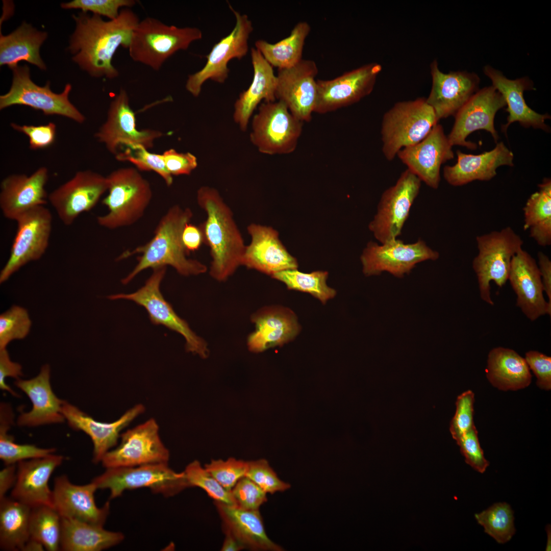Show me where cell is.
I'll list each match as a JSON object with an SVG mask.
<instances>
[{
  "instance_id": "cell-45",
  "label": "cell",
  "mask_w": 551,
  "mask_h": 551,
  "mask_svg": "<svg viewBox=\"0 0 551 551\" xmlns=\"http://www.w3.org/2000/svg\"><path fill=\"white\" fill-rule=\"evenodd\" d=\"M474 517L485 532L499 543L509 541L515 533L514 513L506 503L494 504Z\"/></svg>"
},
{
  "instance_id": "cell-44",
  "label": "cell",
  "mask_w": 551,
  "mask_h": 551,
  "mask_svg": "<svg viewBox=\"0 0 551 551\" xmlns=\"http://www.w3.org/2000/svg\"><path fill=\"white\" fill-rule=\"evenodd\" d=\"M30 538L40 542L49 551L60 549L61 517L52 506L43 505L31 508Z\"/></svg>"
},
{
  "instance_id": "cell-62",
  "label": "cell",
  "mask_w": 551,
  "mask_h": 551,
  "mask_svg": "<svg viewBox=\"0 0 551 551\" xmlns=\"http://www.w3.org/2000/svg\"><path fill=\"white\" fill-rule=\"evenodd\" d=\"M226 537L221 548V551H238L245 549L243 545L228 530L223 529Z\"/></svg>"
},
{
  "instance_id": "cell-49",
  "label": "cell",
  "mask_w": 551,
  "mask_h": 551,
  "mask_svg": "<svg viewBox=\"0 0 551 551\" xmlns=\"http://www.w3.org/2000/svg\"><path fill=\"white\" fill-rule=\"evenodd\" d=\"M259 486L265 492L274 494L283 492L290 485L280 479L265 459L247 462L245 475Z\"/></svg>"
},
{
  "instance_id": "cell-37",
  "label": "cell",
  "mask_w": 551,
  "mask_h": 551,
  "mask_svg": "<svg viewBox=\"0 0 551 551\" xmlns=\"http://www.w3.org/2000/svg\"><path fill=\"white\" fill-rule=\"evenodd\" d=\"M486 374L493 386L503 391L525 388L532 381L525 359L515 350L503 347L493 348L489 352Z\"/></svg>"
},
{
  "instance_id": "cell-9",
  "label": "cell",
  "mask_w": 551,
  "mask_h": 551,
  "mask_svg": "<svg viewBox=\"0 0 551 551\" xmlns=\"http://www.w3.org/2000/svg\"><path fill=\"white\" fill-rule=\"evenodd\" d=\"M303 124L282 101L263 102L252 117L250 141L263 154H289L297 147Z\"/></svg>"
},
{
  "instance_id": "cell-3",
  "label": "cell",
  "mask_w": 551,
  "mask_h": 551,
  "mask_svg": "<svg viewBox=\"0 0 551 551\" xmlns=\"http://www.w3.org/2000/svg\"><path fill=\"white\" fill-rule=\"evenodd\" d=\"M196 199L207 215L206 219L198 226L204 243L210 248L212 261L209 273L217 281H225L241 265L246 245L231 210L216 189L201 187Z\"/></svg>"
},
{
  "instance_id": "cell-33",
  "label": "cell",
  "mask_w": 551,
  "mask_h": 551,
  "mask_svg": "<svg viewBox=\"0 0 551 551\" xmlns=\"http://www.w3.org/2000/svg\"><path fill=\"white\" fill-rule=\"evenodd\" d=\"M484 72L491 80L492 86L502 95L508 106L507 123L502 126L503 132L506 133L509 125L514 122H518L526 128L532 127L548 131L545 120L550 118V116L547 114L536 112L525 102L524 91L534 89L533 82L529 78L510 80L501 72L488 65L484 68Z\"/></svg>"
},
{
  "instance_id": "cell-24",
  "label": "cell",
  "mask_w": 551,
  "mask_h": 551,
  "mask_svg": "<svg viewBox=\"0 0 551 551\" xmlns=\"http://www.w3.org/2000/svg\"><path fill=\"white\" fill-rule=\"evenodd\" d=\"M251 241L246 245L241 265L272 276L288 269H297L296 259L291 255L271 227L252 223L247 228Z\"/></svg>"
},
{
  "instance_id": "cell-59",
  "label": "cell",
  "mask_w": 551,
  "mask_h": 551,
  "mask_svg": "<svg viewBox=\"0 0 551 551\" xmlns=\"http://www.w3.org/2000/svg\"><path fill=\"white\" fill-rule=\"evenodd\" d=\"M182 241L188 253L198 250L204 243L203 235L199 227L187 223L183 231Z\"/></svg>"
},
{
  "instance_id": "cell-11",
  "label": "cell",
  "mask_w": 551,
  "mask_h": 551,
  "mask_svg": "<svg viewBox=\"0 0 551 551\" xmlns=\"http://www.w3.org/2000/svg\"><path fill=\"white\" fill-rule=\"evenodd\" d=\"M11 70L12 85L7 93L0 96V110L13 105H24L40 110L46 115H61L79 123L85 121V116L69 99L70 84H66L61 93H56L51 89L49 82L43 87L34 83L27 65H18Z\"/></svg>"
},
{
  "instance_id": "cell-30",
  "label": "cell",
  "mask_w": 551,
  "mask_h": 551,
  "mask_svg": "<svg viewBox=\"0 0 551 551\" xmlns=\"http://www.w3.org/2000/svg\"><path fill=\"white\" fill-rule=\"evenodd\" d=\"M48 179L45 167L39 168L30 176L12 174L4 178L0 185V209L3 215L16 221L34 207L45 205Z\"/></svg>"
},
{
  "instance_id": "cell-60",
  "label": "cell",
  "mask_w": 551,
  "mask_h": 551,
  "mask_svg": "<svg viewBox=\"0 0 551 551\" xmlns=\"http://www.w3.org/2000/svg\"><path fill=\"white\" fill-rule=\"evenodd\" d=\"M538 266L540 274L544 292L551 305V261L549 257L542 252L537 254Z\"/></svg>"
},
{
  "instance_id": "cell-22",
  "label": "cell",
  "mask_w": 551,
  "mask_h": 551,
  "mask_svg": "<svg viewBox=\"0 0 551 551\" xmlns=\"http://www.w3.org/2000/svg\"><path fill=\"white\" fill-rule=\"evenodd\" d=\"M397 155L421 181L437 189L440 181V167L454 158V152L443 127L438 123L421 141L402 149Z\"/></svg>"
},
{
  "instance_id": "cell-46",
  "label": "cell",
  "mask_w": 551,
  "mask_h": 551,
  "mask_svg": "<svg viewBox=\"0 0 551 551\" xmlns=\"http://www.w3.org/2000/svg\"><path fill=\"white\" fill-rule=\"evenodd\" d=\"M121 146H125V149L116 155L117 160L129 162L139 170L155 171L167 186L172 184V176L165 167L162 154L151 153L141 145L128 144Z\"/></svg>"
},
{
  "instance_id": "cell-63",
  "label": "cell",
  "mask_w": 551,
  "mask_h": 551,
  "mask_svg": "<svg viewBox=\"0 0 551 551\" xmlns=\"http://www.w3.org/2000/svg\"><path fill=\"white\" fill-rule=\"evenodd\" d=\"M44 548V546L40 542L30 538L22 550H43Z\"/></svg>"
},
{
  "instance_id": "cell-55",
  "label": "cell",
  "mask_w": 551,
  "mask_h": 551,
  "mask_svg": "<svg viewBox=\"0 0 551 551\" xmlns=\"http://www.w3.org/2000/svg\"><path fill=\"white\" fill-rule=\"evenodd\" d=\"M10 126L14 130L29 137L30 148L33 150L47 147L56 139V125L52 122L39 126L20 125L15 123H12Z\"/></svg>"
},
{
  "instance_id": "cell-16",
  "label": "cell",
  "mask_w": 551,
  "mask_h": 551,
  "mask_svg": "<svg viewBox=\"0 0 551 551\" xmlns=\"http://www.w3.org/2000/svg\"><path fill=\"white\" fill-rule=\"evenodd\" d=\"M157 421L151 418L120 435V442L101 462L107 468L167 463L169 453L162 443Z\"/></svg>"
},
{
  "instance_id": "cell-47",
  "label": "cell",
  "mask_w": 551,
  "mask_h": 551,
  "mask_svg": "<svg viewBox=\"0 0 551 551\" xmlns=\"http://www.w3.org/2000/svg\"><path fill=\"white\" fill-rule=\"evenodd\" d=\"M184 472L189 487L202 488L215 502L236 506L231 492L224 488L198 461L189 464Z\"/></svg>"
},
{
  "instance_id": "cell-29",
  "label": "cell",
  "mask_w": 551,
  "mask_h": 551,
  "mask_svg": "<svg viewBox=\"0 0 551 551\" xmlns=\"http://www.w3.org/2000/svg\"><path fill=\"white\" fill-rule=\"evenodd\" d=\"M63 460V456L53 454L18 462L11 497L31 508L43 505L53 507V491L48 481Z\"/></svg>"
},
{
  "instance_id": "cell-38",
  "label": "cell",
  "mask_w": 551,
  "mask_h": 551,
  "mask_svg": "<svg viewBox=\"0 0 551 551\" xmlns=\"http://www.w3.org/2000/svg\"><path fill=\"white\" fill-rule=\"evenodd\" d=\"M120 532L106 530L103 526L61 517L60 549L64 551H100L119 543Z\"/></svg>"
},
{
  "instance_id": "cell-32",
  "label": "cell",
  "mask_w": 551,
  "mask_h": 551,
  "mask_svg": "<svg viewBox=\"0 0 551 551\" xmlns=\"http://www.w3.org/2000/svg\"><path fill=\"white\" fill-rule=\"evenodd\" d=\"M254 77L248 88L242 92L234 104L233 119L242 131H246L250 119L262 101H277V76L273 67L256 48L251 49Z\"/></svg>"
},
{
  "instance_id": "cell-42",
  "label": "cell",
  "mask_w": 551,
  "mask_h": 551,
  "mask_svg": "<svg viewBox=\"0 0 551 551\" xmlns=\"http://www.w3.org/2000/svg\"><path fill=\"white\" fill-rule=\"evenodd\" d=\"M14 414L11 405L3 402L0 406V458L6 465L16 464L28 459L54 454L55 448H41L33 444H20L8 433L14 424Z\"/></svg>"
},
{
  "instance_id": "cell-35",
  "label": "cell",
  "mask_w": 551,
  "mask_h": 551,
  "mask_svg": "<svg viewBox=\"0 0 551 551\" xmlns=\"http://www.w3.org/2000/svg\"><path fill=\"white\" fill-rule=\"evenodd\" d=\"M214 504L222 519L223 529L231 533L245 549L283 550L267 535L259 510H245L215 501Z\"/></svg>"
},
{
  "instance_id": "cell-61",
  "label": "cell",
  "mask_w": 551,
  "mask_h": 551,
  "mask_svg": "<svg viewBox=\"0 0 551 551\" xmlns=\"http://www.w3.org/2000/svg\"><path fill=\"white\" fill-rule=\"evenodd\" d=\"M15 464L6 465L0 471V499L5 497L7 491L14 485L16 479Z\"/></svg>"
},
{
  "instance_id": "cell-6",
  "label": "cell",
  "mask_w": 551,
  "mask_h": 551,
  "mask_svg": "<svg viewBox=\"0 0 551 551\" xmlns=\"http://www.w3.org/2000/svg\"><path fill=\"white\" fill-rule=\"evenodd\" d=\"M439 120L425 98L396 103L385 113L382 122V151L386 159L391 161L402 149L421 141Z\"/></svg>"
},
{
  "instance_id": "cell-19",
  "label": "cell",
  "mask_w": 551,
  "mask_h": 551,
  "mask_svg": "<svg viewBox=\"0 0 551 551\" xmlns=\"http://www.w3.org/2000/svg\"><path fill=\"white\" fill-rule=\"evenodd\" d=\"M162 136V133L157 130H139L136 128L135 114L130 106L128 94L123 88L111 102L106 120L95 134L97 140L115 155L123 145L137 144L150 148L154 141Z\"/></svg>"
},
{
  "instance_id": "cell-36",
  "label": "cell",
  "mask_w": 551,
  "mask_h": 551,
  "mask_svg": "<svg viewBox=\"0 0 551 551\" xmlns=\"http://www.w3.org/2000/svg\"><path fill=\"white\" fill-rule=\"evenodd\" d=\"M47 37L46 32L38 31L26 22L9 35L1 33L0 65H7L11 69L20 61H25L46 70L40 48Z\"/></svg>"
},
{
  "instance_id": "cell-41",
  "label": "cell",
  "mask_w": 551,
  "mask_h": 551,
  "mask_svg": "<svg viewBox=\"0 0 551 551\" xmlns=\"http://www.w3.org/2000/svg\"><path fill=\"white\" fill-rule=\"evenodd\" d=\"M310 31V24L300 21L293 27L288 37L274 43L258 40L255 42V48L272 67L278 70L290 68L303 59L305 40Z\"/></svg>"
},
{
  "instance_id": "cell-2",
  "label": "cell",
  "mask_w": 551,
  "mask_h": 551,
  "mask_svg": "<svg viewBox=\"0 0 551 551\" xmlns=\"http://www.w3.org/2000/svg\"><path fill=\"white\" fill-rule=\"evenodd\" d=\"M193 216L191 210L179 205L170 207L160 220L153 238L146 243L135 249L122 253L116 260L119 261L135 254H140L137 264L124 278L121 283L129 284L140 272L148 268L155 269L170 266L183 276L204 273L207 266L200 261L190 259L182 241V233L185 226Z\"/></svg>"
},
{
  "instance_id": "cell-17",
  "label": "cell",
  "mask_w": 551,
  "mask_h": 551,
  "mask_svg": "<svg viewBox=\"0 0 551 551\" xmlns=\"http://www.w3.org/2000/svg\"><path fill=\"white\" fill-rule=\"evenodd\" d=\"M381 65L370 63L331 80H317L314 112L325 114L355 104L372 91Z\"/></svg>"
},
{
  "instance_id": "cell-25",
  "label": "cell",
  "mask_w": 551,
  "mask_h": 551,
  "mask_svg": "<svg viewBox=\"0 0 551 551\" xmlns=\"http://www.w3.org/2000/svg\"><path fill=\"white\" fill-rule=\"evenodd\" d=\"M432 86L425 98L433 108L438 119L455 115L458 111L478 91V76L466 71H441L436 60L431 63Z\"/></svg>"
},
{
  "instance_id": "cell-8",
  "label": "cell",
  "mask_w": 551,
  "mask_h": 551,
  "mask_svg": "<svg viewBox=\"0 0 551 551\" xmlns=\"http://www.w3.org/2000/svg\"><path fill=\"white\" fill-rule=\"evenodd\" d=\"M166 267L153 269L151 276L137 291L111 295L108 298L112 300H131L143 307L153 324L162 325L180 334L185 340L186 351L206 358L209 354L207 342L195 333L187 321L176 313L161 292L160 285L165 276Z\"/></svg>"
},
{
  "instance_id": "cell-57",
  "label": "cell",
  "mask_w": 551,
  "mask_h": 551,
  "mask_svg": "<svg viewBox=\"0 0 551 551\" xmlns=\"http://www.w3.org/2000/svg\"><path fill=\"white\" fill-rule=\"evenodd\" d=\"M162 155L165 167L172 176L189 175L197 166L196 157L189 152L180 153L170 148Z\"/></svg>"
},
{
  "instance_id": "cell-39",
  "label": "cell",
  "mask_w": 551,
  "mask_h": 551,
  "mask_svg": "<svg viewBox=\"0 0 551 551\" xmlns=\"http://www.w3.org/2000/svg\"><path fill=\"white\" fill-rule=\"evenodd\" d=\"M31 508L13 499H0V547L5 550H22L30 538Z\"/></svg>"
},
{
  "instance_id": "cell-50",
  "label": "cell",
  "mask_w": 551,
  "mask_h": 551,
  "mask_svg": "<svg viewBox=\"0 0 551 551\" xmlns=\"http://www.w3.org/2000/svg\"><path fill=\"white\" fill-rule=\"evenodd\" d=\"M247 462L231 458L223 461L213 460L205 468L226 490L231 491L237 482L245 477Z\"/></svg>"
},
{
  "instance_id": "cell-40",
  "label": "cell",
  "mask_w": 551,
  "mask_h": 551,
  "mask_svg": "<svg viewBox=\"0 0 551 551\" xmlns=\"http://www.w3.org/2000/svg\"><path fill=\"white\" fill-rule=\"evenodd\" d=\"M523 207V229L541 246L551 244V181L544 179Z\"/></svg>"
},
{
  "instance_id": "cell-52",
  "label": "cell",
  "mask_w": 551,
  "mask_h": 551,
  "mask_svg": "<svg viewBox=\"0 0 551 551\" xmlns=\"http://www.w3.org/2000/svg\"><path fill=\"white\" fill-rule=\"evenodd\" d=\"M474 394L471 390L463 392L457 398L456 412L449 428L451 435L456 441L474 425Z\"/></svg>"
},
{
  "instance_id": "cell-64",
  "label": "cell",
  "mask_w": 551,
  "mask_h": 551,
  "mask_svg": "<svg viewBox=\"0 0 551 551\" xmlns=\"http://www.w3.org/2000/svg\"><path fill=\"white\" fill-rule=\"evenodd\" d=\"M546 531L547 534V544H546V548H545L546 549L545 550H547V551H549V550L550 551V548H551V542H550V540H550V537H551V535H550L551 533H551V532H550V525H547L546 526Z\"/></svg>"
},
{
  "instance_id": "cell-53",
  "label": "cell",
  "mask_w": 551,
  "mask_h": 551,
  "mask_svg": "<svg viewBox=\"0 0 551 551\" xmlns=\"http://www.w3.org/2000/svg\"><path fill=\"white\" fill-rule=\"evenodd\" d=\"M231 492L236 506L245 510H259L267 500V493L246 477L240 479Z\"/></svg>"
},
{
  "instance_id": "cell-54",
  "label": "cell",
  "mask_w": 551,
  "mask_h": 551,
  "mask_svg": "<svg viewBox=\"0 0 551 551\" xmlns=\"http://www.w3.org/2000/svg\"><path fill=\"white\" fill-rule=\"evenodd\" d=\"M478 431L474 425L462 436L457 443L465 457L466 462L480 473H484L489 465L484 457L479 441Z\"/></svg>"
},
{
  "instance_id": "cell-5",
  "label": "cell",
  "mask_w": 551,
  "mask_h": 551,
  "mask_svg": "<svg viewBox=\"0 0 551 551\" xmlns=\"http://www.w3.org/2000/svg\"><path fill=\"white\" fill-rule=\"evenodd\" d=\"M107 178L108 194L102 204L108 212L97 217V223L110 230L134 224L143 215L152 199L149 183L132 167L116 169Z\"/></svg>"
},
{
  "instance_id": "cell-56",
  "label": "cell",
  "mask_w": 551,
  "mask_h": 551,
  "mask_svg": "<svg viewBox=\"0 0 551 551\" xmlns=\"http://www.w3.org/2000/svg\"><path fill=\"white\" fill-rule=\"evenodd\" d=\"M530 368L535 375L537 386L545 390L551 389V357L536 350L525 353L524 358Z\"/></svg>"
},
{
  "instance_id": "cell-7",
  "label": "cell",
  "mask_w": 551,
  "mask_h": 551,
  "mask_svg": "<svg viewBox=\"0 0 551 551\" xmlns=\"http://www.w3.org/2000/svg\"><path fill=\"white\" fill-rule=\"evenodd\" d=\"M478 253L472 261L481 299L490 305L494 302L491 296L490 282L499 287L508 279L512 259L522 248L523 241L514 230L507 227L478 236Z\"/></svg>"
},
{
  "instance_id": "cell-48",
  "label": "cell",
  "mask_w": 551,
  "mask_h": 551,
  "mask_svg": "<svg viewBox=\"0 0 551 551\" xmlns=\"http://www.w3.org/2000/svg\"><path fill=\"white\" fill-rule=\"evenodd\" d=\"M32 321L24 308L13 305L0 315V349L7 348L14 340L23 339L29 334Z\"/></svg>"
},
{
  "instance_id": "cell-21",
  "label": "cell",
  "mask_w": 551,
  "mask_h": 551,
  "mask_svg": "<svg viewBox=\"0 0 551 551\" xmlns=\"http://www.w3.org/2000/svg\"><path fill=\"white\" fill-rule=\"evenodd\" d=\"M318 72L315 61L304 59L290 68L278 70L277 100L303 122L310 121L314 112Z\"/></svg>"
},
{
  "instance_id": "cell-34",
  "label": "cell",
  "mask_w": 551,
  "mask_h": 551,
  "mask_svg": "<svg viewBox=\"0 0 551 551\" xmlns=\"http://www.w3.org/2000/svg\"><path fill=\"white\" fill-rule=\"evenodd\" d=\"M457 161L453 166H446L443 176L450 185L460 186L474 180L488 181L496 174L497 167L513 166V154L502 142L490 151L473 155L457 151Z\"/></svg>"
},
{
  "instance_id": "cell-31",
  "label": "cell",
  "mask_w": 551,
  "mask_h": 551,
  "mask_svg": "<svg viewBox=\"0 0 551 551\" xmlns=\"http://www.w3.org/2000/svg\"><path fill=\"white\" fill-rule=\"evenodd\" d=\"M51 368L44 365L36 377L29 380L18 379L15 385L23 391L32 404V409L22 412L17 419L19 427H35L61 423L65 421L62 412L63 400L53 391L51 382Z\"/></svg>"
},
{
  "instance_id": "cell-43",
  "label": "cell",
  "mask_w": 551,
  "mask_h": 551,
  "mask_svg": "<svg viewBox=\"0 0 551 551\" xmlns=\"http://www.w3.org/2000/svg\"><path fill=\"white\" fill-rule=\"evenodd\" d=\"M328 274L325 271L305 273L292 269L277 272L271 277L283 283L288 289L308 293L325 304L336 295V291L327 284Z\"/></svg>"
},
{
  "instance_id": "cell-26",
  "label": "cell",
  "mask_w": 551,
  "mask_h": 551,
  "mask_svg": "<svg viewBox=\"0 0 551 551\" xmlns=\"http://www.w3.org/2000/svg\"><path fill=\"white\" fill-rule=\"evenodd\" d=\"M145 411L142 404L128 410L118 419L112 422L95 420L76 406L64 400L62 412L69 426L88 435L93 444V461L101 462L103 456L115 446L121 431Z\"/></svg>"
},
{
  "instance_id": "cell-12",
  "label": "cell",
  "mask_w": 551,
  "mask_h": 551,
  "mask_svg": "<svg viewBox=\"0 0 551 551\" xmlns=\"http://www.w3.org/2000/svg\"><path fill=\"white\" fill-rule=\"evenodd\" d=\"M229 7L235 17L234 29L213 46L206 56L204 66L188 77L185 88L194 97L199 95L203 84L209 80L224 83L230 72L228 65L230 61L235 58L240 60L248 52V39L253 31L252 22L247 15L240 13L230 5Z\"/></svg>"
},
{
  "instance_id": "cell-28",
  "label": "cell",
  "mask_w": 551,
  "mask_h": 551,
  "mask_svg": "<svg viewBox=\"0 0 551 551\" xmlns=\"http://www.w3.org/2000/svg\"><path fill=\"white\" fill-rule=\"evenodd\" d=\"M97 489L92 481L77 485L71 483L66 475L57 477L52 490L53 507L61 517L103 526L110 505L107 502L102 508L96 506L94 493Z\"/></svg>"
},
{
  "instance_id": "cell-10",
  "label": "cell",
  "mask_w": 551,
  "mask_h": 551,
  "mask_svg": "<svg viewBox=\"0 0 551 551\" xmlns=\"http://www.w3.org/2000/svg\"><path fill=\"white\" fill-rule=\"evenodd\" d=\"M92 482L97 489H109L110 499L129 489L148 488L154 493L171 496L189 487L184 472L174 471L167 463L107 468Z\"/></svg>"
},
{
  "instance_id": "cell-51",
  "label": "cell",
  "mask_w": 551,
  "mask_h": 551,
  "mask_svg": "<svg viewBox=\"0 0 551 551\" xmlns=\"http://www.w3.org/2000/svg\"><path fill=\"white\" fill-rule=\"evenodd\" d=\"M136 3L134 0H73L62 3L61 7L65 9H79L84 13L91 12L113 20L118 16L121 8H130Z\"/></svg>"
},
{
  "instance_id": "cell-15",
  "label": "cell",
  "mask_w": 551,
  "mask_h": 551,
  "mask_svg": "<svg viewBox=\"0 0 551 551\" xmlns=\"http://www.w3.org/2000/svg\"><path fill=\"white\" fill-rule=\"evenodd\" d=\"M439 253L419 239L413 243H405L397 238L381 243L370 241L361 256L363 272L366 276L378 275L387 271L397 278L409 273L416 265L427 261H435Z\"/></svg>"
},
{
  "instance_id": "cell-13",
  "label": "cell",
  "mask_w": 551,
  "mask_h": 551,
  "mask_svg": "<svg viewBox=\"0 0 551 551\" xmlns=\"http://www.w3.org/2000/svg\"><path fill=\"white\" fill-rule=\"evenodd\" d=\"M16 233L9 258L0 272V283L26 264L40 259L48 246L53 217L44 205L26 212L15 221Z\"/></svg>"
},
{
  "instance_id": "cell-18",
  "label": "cell",
  "mask_w": 551,
  "mask_h": 551,
  "mask_svg": "<svg viewBox=\"0 0 551 551\" xmlns=\"http://www.w3.org/2000/svg\"><path fill=\"white\" fill-rule=\"evenodd\" d=\"M108 189L107 177L81 170L49 193L47 199L62 222L68 226L81 214L91 210Z\"/></svg>"
},
{
  "instance_id": "cell-14",
  "label": "cell",
  "mask_w": 551,
  "mask_h": 551,
  "mask_svg": "<svg viewBox=\"0 0 551 551\" xmlns=\"http://www.w3.org/2000/svg\"><path fill=\"white\" fill-rule=\"evenodd\" d=\"M420 180L408 169L396 183L382 194L377 212L369 229L380 243L396 239L401 234L410 210L421 186Z\"/></svg>"
},
{
  "instance_id": "cell-23",
  "label": "cell",
  "mask_w": 551,
  "mask_h": 551,
  "mask_svg": "<svg viewBox=\"0 0 551 551\" xmlns=\"http://www.w3.org/2000/svg\"><path fill=\"white\" fill-rule=\"evenodd\" d=\"M516 295V306L530 320L551 314V305L543 295V287L535 259L521 249L512 259L508 279Z\"/></svg>"
},
{
  "instance_id": "cell-1",
  "label": "cell",
  "mask_w": 551,
  "mask_h": 551,
  "mask_svg": "<svg viewBox=\"0 0 551 551\" xmlns=\"http://www.w3.org/2000/svg\"><path fill=\"white\" fill-rule=\"evenodd\" d=\"M76 29L68 50L72 60L94 78L114 79L119 76L113 65V56L121 46L128 48L133 32L140 21L130 8L122 9L118 16L104 20L101 16L81 12L73 14Z\"/></svg>"
},
{
  "instance_id": "cell-4",
  "label": "cell",
  "mask_w": 551,
  "mask_h": 551,
  "mask_svg": "<svg viewBox=\"0 0 551 551\" xmlns=\"http://www.w3.org/2000/svg\"><path fill=\"white\" fill-rule=\"evenodd\" d=\"M202 36L197 28H179L148 17L140 21L134 30L128 48L134 61L158 71L170 57L187 49Z\"/></svg>"
},
{
  "instance_id": "cell-27",
  "label": "cell",
  "mask_w": 551,
  "mask_h": 551,
  "mask_svg": "<svg viewBox=\"0 0 551 551\" xmlns=\"http://www.w3.org/2000/svg\"><path fill=\"white\" fill-rule=\"evenodd\" d=\"M251 319L255 330L248 336L247 345L253 353L281 346L294 340L301 330L294 312L282 306L263 307L254 313Z\"/></svg>"
},
{
  "instance_id": "cell-58",
  "label": "cell",
  "mask_w": 551,
  "mask_h": 551,
  "mask_svg": "<svg viewBox=\"0 0 551 551\" xmlns=\"http://www.w3.org/2000/svg\"><path fill=\"white\" fill-rule=\"evenodd\" d=\"M22 366L17 362L12 361L7 348L0 349V388L9 392L14 396L19 395L5 382L7 378L11 377L16 380L22 375Z\"/></svg>"
},
{
  "instance_id": "cell-20",
  "label": "cell",
  "mask_w": 551,
  "mask_h": 551,
  "mask_svg": "<svg viewBox=\"0 0 551 551\" xmlns=\"http://www.w3.org/2000/svg\"><path fill=\"white\" fill-rule=\"evenodd\" d=\"M505 106L503 97L492 86L477 91L455 115L454 124L447 136L452 146L474 149L477 145L466 138L479 130L490 132L496 142L498 137L494 119L496 112Z\"/></svg>"
}]
</instances>
